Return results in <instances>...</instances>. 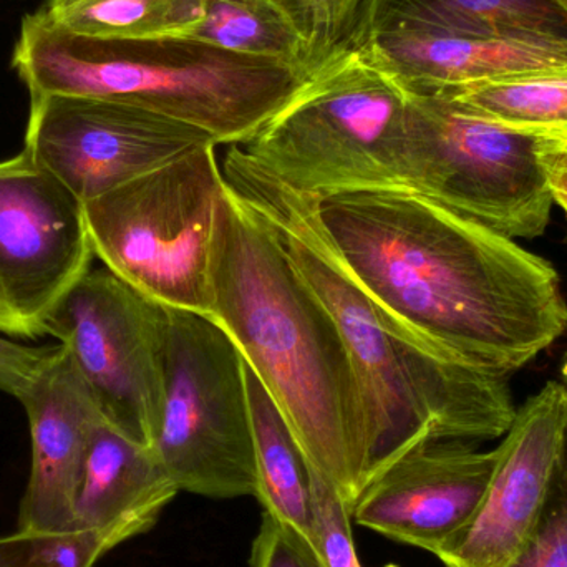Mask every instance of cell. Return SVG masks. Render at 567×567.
I'll use <instances>...</instances> for the list:
<instances>
[{"instance_id":"cell-5","label":"cell","mask_w":567,"mask_h":567,"mask_svg":"<svg viewBox=\"0 0 567 567\" xmlns=\"http://www.w3.org/2000/svg\"><path fill=\"white\" fill-rule=\"evenodd\" d=\"M219 163L229 192L276 226L297 271L339 326L365 400V486L396 456L433 440L432 420L419 386L403 353L377 319L369 296L323 235L316 199L284 186L236 145L226 146Z\"/></svg>"},{"instance_id":"cell-1","label":"cell","mask_w":567,"mask_h":567,"mask_svg":"<svg viewBox=\"0 0 567 567\" xmlns=\"http://www.w3.org/2000/svg\"><path fill=\"white\" fill-rule=\"evenodd\" d=\"M313 199L390 339L422 340L506 377L566 332L558 272L515 239L409 189Z\"/></svg>"},{"instance_id":"cell-19","label":"cell","mask_w":567,"mask_h":567,"mask_svg":"<svg viewBox=\"0 0 567 567\" xmlns=\"http://www.w3.org/2000/svg\"><path fill=\"white\" fill-rule=\"evenodd\" d=\"M60 29L96 40L183 42L199 20V0H47Z\"/></svg>"},{"instance_id":"cell-8","label":"cell","mask_w":567,"mask_h":567,"mask_svg":"<svg viewBox=\"0 0 567 567\" xmlns=\"http://www.w3.org/2000/svg\"><path fill=\"white\" fill-rule=\"evenodd\" d=\"M405 90L406 189L509 239L545 235L555 203L535 136L480 118L439 93Z\"/></svg>"},{"instance_id":"cell-29","label":"cell","mask_w":567,"mask_h":567,"mask_svg":"<svg viewBox=\"0 0 567 567\" xmlns=\"http://www.w3.org/2000/svg\"><path fill=\"white\" fill-rule=\"evenodd\" d=\"M556 6L563 10V13L567 17V0H555Z\"/></svg>"},{"instance_id":"cell-4","label":"cell","mask_w":567,"mask_h":567,"mask_svg":"<svg viewBox=\"0 0 567 567\" xmlns=\"http://www.w3.org/2000/svg\"><path fill=\"white\" fill-rule=\"evenodd\" d=\"M238 148L287 188L317 199L406 189L405 86L363 50L342 53Z\"/></svg>"},{"instance_id":"cell-27","label":"cell","mask_w":567,"mask_h":567,"mask_svg":"<svg viewBox=\"0 0 567 567\" xmlns=\"http://www.w3.org/2000/svg\"><path fill=\"white\" fill-rule=\"evenodd\" d=\"M56 347H27L0 337V392L16 396L25 395Z\"/></svg>"},{"instance_id":"cell-10","label":"cell","mask_w":567,"mask_h":567,"mask_svg":"<svg viewBox=\"0 0 567 567\" xmlns=\"http://www.w3.org/2000/svg\"><path fill=\"white\" fill-rule=\"evenodd\" d=\"M93 259L83 203L25 150L0 162V333L47 336Z\"/></svg>"},{"instance_id":"cell-22","label":"cell","mask_w":567,"mask_h":567,"mask_svg":"<svg viewBox=\"0 0 567 567\" xmlns=\"http://www.w3.org/2000/svg\"><path fill=\"white\" fill-rule=\"evenodd\" d=\"M302 40L310 75L329 60L355 50L365 0H276Z\"/></svg>"},{"instance_id":"cell-21","label":"cell","mask_w":567,"mask_h":567,"mask_svg":"<svg viewBox=\"0 0 567 567\" xmlns=\"http://www.w3.org/2000/svg\"><path fill=\"white\" fill-rule=\"evenodd\" d=\"M183 42L271 60L309 73L302 40L276 0H199V20Z\"/></svg>"},{"instance_id":"cell-3","label":"cell","mask_w":567,"mask_h":567,"mask_svg":"<svg viewBox=\"0 0 567 567\" xmlns=\"http://www.w3.org/2000/svg\"><path fill=\"white\" fill-rule=\"evenodd\" d=\"M13 69L32 96L118 100L239 145L282 110L309 73L193 42L85 39L42 9L23 17Z\"/></svg>"},{"instance_id":"cell-15","label":"cell","mask_w":567,"mask_h":567,"mask_svg":"<svg viewBox=\"0 0 567 567\" xmlns=\"http://www.w3.org/2000/svg\"><path fill=\"white\" fill-rule=\"evenodd\" d=\"M359 50L403 85L423 92L567 69V37L395 30L370 37Z\"/></svg>"},{"instance_id":"cell-12","label":"cell","mask_w":567,"mask_h":567,"mask_svg":"<svg viewBox=\"0 0 567 567\" xmlns=\"http://www.w3.org/2000/svg\"><path fill=\"white\" fill-rule=\"evenodd\" d=\"M567 385L546 383L516 410L482 503L436 558L446 567H506L535 532L565 452Z\"/></svg>"},{"instance_id":"cell-14","label":"cell","mask_w":567,"mask_h":567,"mask_svg":"<svg viewBox=\"0 0 567 567\" xmlns=\"http://www.w3.org/2000/svg\"><path fill=\"white\" fill-rule=\"evenodd\" d=\"M29 419L32 466L19 509V532L72 533L73 499L93 430L103 420L65 347L19 400Z\"/></svg>"},{"instance_id":"cell-31","label":"cell","mask_w":567,"mask_h":567,"mask_svg":"<svg viewBox=\"0 0 567 567\" xmlns=\"http://www.w3.org/2000/svg\"><path fill=\"white\" fill-rule=\"evenodd\" d=\"M565 460L567 462V435H566V445H565Z\"/></svg>"},{"instance_id":"cell-16","label":"cell","mask_w":567,"mask_h":567,"mask_svg":"<svg viewBox=\"0 0 567 567\" xmlns=\"http://www.w3.org/2000/svg\"><path fill=\"white\" fill-rule=\"evenodd\" d=\"M178 493L152 449L100 422L73 499V532L99 533L122 545L152 529Z\"/></svg>"},{"instance_id":"cell-6","label":"cell","mask_w":567,"mask_h":567,"mask_svg":"<svg viewBox=\"0 0 567 567\" xmlns=\"http://www.w3.org/2000/svg\"><path fill=\"white\" fill-rule=\"evenodd\" d=\"M225 178L203 146L85 203L95 258L150 299L212 316V262Z\"/></svg>"},{"instance_id":"cell-7","label":"cell","mask_w":567,"mask_h":567,"mask_svg":"<svg viewBox=\"0 0 567 567\" xmlns=\"http://www.w3.org/2000/svg\"><path fill=\"white\" fill-rule=\"evenodd\" d=\"M152 452L179 492L256 496L246 360L212 317L168 307L165 389Z\"/></svg>"},{"instance_id":"cell-28","label":"cell","mask_w":567,"mask_h":567,"mask_svg":"<svg viewBox=\"0 0 567 567\" xmlns=\"http://www.w3.org/2000/svg\"><path fill=\"white\" fill-rule=\"evenodd\" d=\"M536 138V153L545 173L553 203L567 216V133H548Z\"/></svg>"},{"instance_id":"cell-11","label":"cell","mask_w":567,"mask_h":567,"mask_svg":"<svg viewBox=\"0 0 567 567\" xmlns=\"http://www.w3.org/2000/svg\"><path fill=\"white\" fill-rule=\"evenodd\" d=\"M208 145L209 133L132 103L40 95L23 150L85 205Z\"/></svg>"},{"instance_id":"cell-2","label":"cell","mask_w":567,"mask_h":567,"mask_svg":"<svg viewBox=\"0 0 567 567\" xmlns=\"http://www.w3.org/2000/svg\"><path fill=\"white\" fill-rule=\"evenodd\" d=\"M212 290L209 317L233 337L309 465L352 506L367 470L365 400L352 357L276 226L226 183Z\"/></svg>"},{"instance_id":"cell-24","label":"cell","mask_w":567,"mask_h":567,"mask_svg":"<svg viewBox=\"0 0 567 567\" xmlns=\"http://www.w3.org/2000/svg\"><path fill=\"white\" fill-rule=\"evenodd\" d=\"M309 543L323 567H362L352 535V506L310 466Z\"/></svg>"},{"instance_id":"cell-23","label":"cell","mask_w":567,"mask_h":567,"mask_svg":"<svg viewBox=\"0 0 567 567\" xmlns=\"http://www.w3.org/2000/svg\"><path fill=\"white\" fill-rule=\"evenodd\" d=\"M120 546L110 536L90 532H19L0 538V567H95Z\"/></svg>"},{"instance_id":"cell-13","label":"cell","mask_w":567,"mask_h":567,"mask_svg":"<svg viewBox=\"0 0 567 567\" xmlns=\"http://www.w3.org/2000/svg\"><path fill=\"white\" fill-rule=\"evenodd\" d=\"M496 450L425 440L396 456L357 495L352 519L385 538L436 555L482 503Z\"/></svg>"},{"instance_id":"cell-17","label":"cell","mask_w":567,"mask_h":567,"mask_svg":"<svg viewBox=\"0 0 567 567\" xmlns=\"http://www.w3.org/2000/svg\"><path fill=\"white\" fill-rule=\"evenodd\" d=\"M395 30L453 35L567 37V17L555 0H365L355 50L370 37Z\"/></svg>"},{"instance_id":"cell-20","label":"cell","mask_w":567,"mask_h":567,"mask_svg":"<svg viewBox=\"0 0 567 567\" xmlns=\"http://www.w3.org/2000/svg\"><path fill=\"white\" fill-rule=\"evenodd\" d=\"M433 93L513 132L533 136L567 133V69L522 73Z\"/></svg>"},{"instance_id":"cell-25","label":"cell","mask_w":567,"mask_h":567,"mask_svg":"<svg viewBox=\"0 0 567 567\" xmlns=\"http://www.w3.org/2000/svg\"><path fill=\"white\" fill-rule=\"evenodd\" d=\"M506 567H567V462L563 452L555 485L535 532Z\"/></svg>"},{"instance_id":"cell-30","label":"cell","mask_w":567,"mask_h":567,"mask_svg":"<svg viewBox=\"0 0 567 567\" xmlns=\"http://www.w3.org/2000/svg\"><path fill=\"white\" fill-rule=\"evenodd\" d=\"M563 375H565V383L567 385V355L565 359V365H563Z\"/></svg>"},{"instance_id":"cell-26","label":"cell","mask_w":567,"mask_h":567,"mask_svg":"<svg viewBox=\"0 0 567 567\" xmlns=\"http://www.w3.org/2000/svg\"><path fill=\"white\" fill-rule=\"evenodd\" d=\"M251 567H323L310 543L265 513L252 543Z\"/></svg>"},{"instance_id":"cell-9","label":"cell","mask_w":567,"mask_h":567,"mask_svg":"<svg viewBox=\"0 0 567 567\" xmlns=\"http://www.w3.org/2000/svg\"><path fill=\"white\" fill-rule=\"evenodd\" d=\"M168 307L103 268L63 297L47 336L69 350L103 420L152 449L165 389Z\"/></svg>"},{"instance_id":"cell-18","label":"cell","mask_w":567,"mask_h":567,"mask_svg":"<svg viewBox=\"0 0 567 567\" xmlns=\"http://www.w3.org/2000/svg\"><path fill=\"white\" fill-rule=\"evenodd\" d=\"M252 436H255L256 498L265 513L309 542L310 465L282 419L275 400L246 362Z\"/></svg>"}]
</instances>
